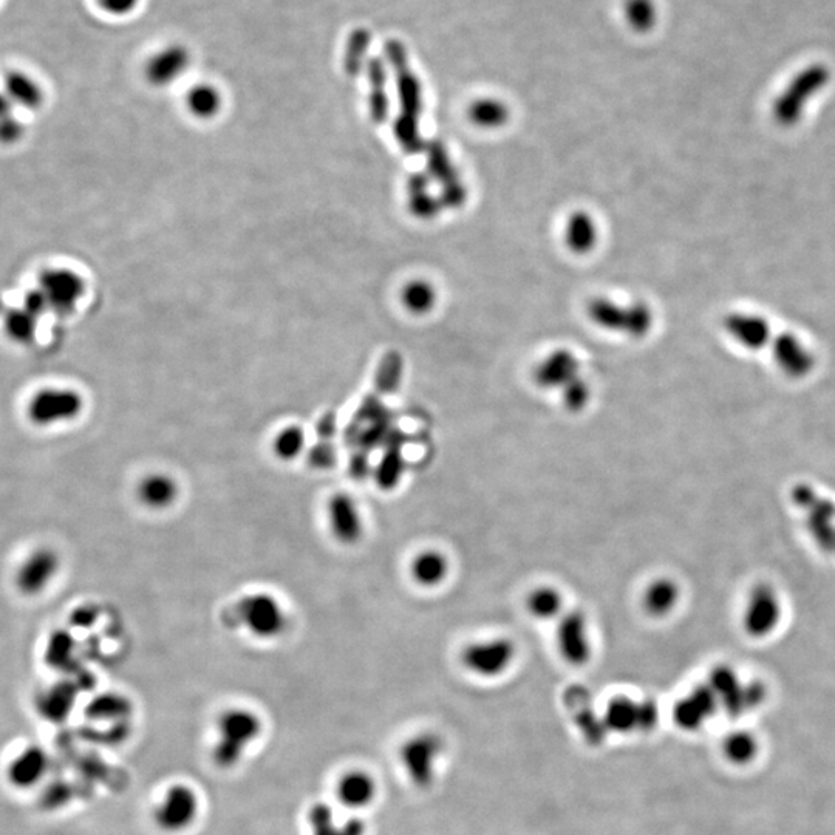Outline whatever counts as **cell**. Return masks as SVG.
<instances>
[{"instance_id": "43", "label": "cell", "mask_w": 835, "mask_h": 835, "mask_svg": "<svg viewBox=\"0 0 835 835\" xmlns=\"http://www.w3.org/2000/svg\"><path fill=\"white\" fill-rule=\"evenodd\" d=\"M73 696L69 692H55L42 704V713H47L50 718L59 720L72 707Z\"/></svg>"}, {"instance_id": "48", "label": "cell", "mask_w": 835, "mask_h": 835, "mask_svg": "<svg viewBox=\"0 0 835 835\" xmlns=\"http://www.w3.org/2000/svg\"><path fill=\"white\" fill-rule=\"evenodd\" d=\"M334 432H336V418H334V413H327L317 424V433L322 441H330Z\"/></svg>"}, {"instance_id": "1", "label": "cell", "mask_w": 835, "mask_h": 835, "mask_svg": "<svg viewBox=\"0 0 835 835\" xmlns=\"http://www.w3.org/2000/svg\"><path fill=\"white\" fill-rule=\"evenodd\" d=\"M386 56L387 61L395 70L396 89H398L399 107H401L395 124L396 137L404 149L412 152L420 147L418 120L423 110L421 84L410 69L409 56H407L403 42L396 41V39L387 41Z\"/></svg>"}, {"instance_id": "24", "label": "cell", "mask_w": 835, "mask_h": 835, "mask_svg": "<svg viewBox=\"0 0 835 835\" xmlns=\"http://www.w3.org/2000/svg\"><path fill=\"white\" fill-rule=\"evenodd\" d=\"M5 93L11 103L28 110H36L44 104V90L31 76L22 72L8 73L5 78Z\"/></svg>"}, {"instance_id": "11", "label": "cell", "mask_w": 835, "mask_h": 835, "mask_svg": "<svg viewBox=\"0 0 835 835\" xmlns=\"http://www.w3.org/2000/svg\"><path fill=\"white\" fill-rule=\"evenodd\" d=\"M327 519L336 542L356 545L364 536V522L356 501L345 492L331 495L327 503Z\"/></svg>"}, {"instance_id": "19", "label": "cell", "mask_w": 835, "mask_h": 835, "mask_svg": "<svg viewBox=\"0 0 835 835\" xmlns=\"http://www.w3.org/2000/svg\"><path fill=\"white\" fill-rule=\"evenodd\" d=\"M403 444L404 435L396 429L384 444V452L375 467L376 484L382 491H393L403 478L406 467Z\"/></svg>"}, {"instance_id": "30", "label": "cell", "mask_w": 835, "mask_h": 835, "mask_svg": "<svg viewBox=\"0 0 835 835\" xmlns=\"http://www.w3.org/2000/svg\"><path fill=\"white\" fill-rule=\"evenodd\" d=\"M186 106L192 115L202 120H209L222 109V96L219 90L211 84H198L189 90L186 96Z\"/></svg>"}, {"instance_id": "32", "label": "cell", "mask_w": 835, "mask_h": 835, "mask_svg": "<svg viewBox=\"0 0 835 835\" xmlns=\"http://www.w3.org/2000/svg\"><path fill=\"white\" fill-rule=\"evenodd\" d=\"M596 226L590 215L577 212L571 217L568 222V229H566V240L568 245L577 251V253H585L593 248L596 243Z\"/></svg>"}, {"instance_id": "44", "label": "cell", "mask_w": 835, "mask_h": 835, "mask_svg": "<svg viewBox=\"0 0 835 835\" xmlns=\"http://www.w3.org/2000/svg\"><path fill=\"white\" fill-rule=\"evenodd\" d=\"M25 129L21 121L16 120L13 115L0 118V143H18L24 137Z\"/></svg>"}, {"instance_id": "15", "label": "cell", "mask_w": 835, "mask_h": 835, "mask_svg": "<svg viewBox=\"0 0 835 835\" xmlns=\"http://www.w3.org/2000/svg\"><path fill=\"white\" fill-rule=\"evenodd\" d=\"M336 798L348 809L369 808L378 794L375 778L361 769L344 772L336 783Z\"/></svg>"}, {"instance_id": "8", "label": "cell", "mask_w": 835, "mask_h": 835, "mask_svg": "<svg viewBox=\"0 0 835 835\" xmlns=\"http://www.w3.org/2000/svg\"><path fill=\"white\" fill-rule=\"evenodd\" d=\"M602 720L607 730L613 732H648L658 723V707L650 699L636 703L628 696H616L608 703Z\"/></svg>"}, {"instance_id": "17", "label": "cell", "mask_w": 835, "mask_h": 835, "mask_svg": "<svg viewBox=\"0 0 835 835\" xmlns=\"http://www.w3.org/2000/svg\"><path fill=\"white\" fill-rule=\"evenodd\" d=\"M716 706L718 701L712 689L709 686L698 687L676 704V724L686 730L699 729L715 713Z\"/></svg>"}, {"instance_id": "12", "label": "cell", "mask_w": 835, "mask_h": 835, "mask_svg": "<svg viewBox=\"0 0 835 835\" xmlns=\"http://www.w3.org/2000/svg\"><path fill=\"white\" fill-rule=\"evenodd\" d=\"M557 647L560 655L571 665H585L591 658V639L587 617L580 611H571L560 619L557 627Z\"/></svg>"}, {"instance_id": "47", "label": "cell", "mask_w": 835, "mask_h": 835, "mask_svg": "<svg viewBox=\"0 0 835 835\" xmlns=\"http://www.w3.org/2000/svg\"><path fill=\"white\" fill-rule=\"evenodd\" d=\"M369 471V454L364 450H358L353 454L352 461H350V474L355 478H364L365 475L369 474Z\"/></svg>"}, {"instance_id": "49", "label": "cell", "mask_w": 835, "mask_h": 835, "mask_svg": "<svg viewBox=\"0 0 835 835\" xmlns=\"http://www.w3.org/2000/svg\"><path fill=\"white\" fill-rule=\"evenodd\" d=\"M11 110H13V103H11L10 98H8L7 96V93L0 92V118L10 116Z\"/></svg>"}, {"instance_id": "2", "label": "cell", "mask_w": 835, "mask_h": 835, "mask_svg": "<svg viewBox=\"0 0 835 835\" xmlns=\"http://www.w3.org/2000/svg\"><path fill=\"white\" fill-rule=\"evenodd\" d=\"M263 723L253 710L232 707L217 720V741L212 747V763L223 771L234 769L248 747L260 737Z\"/></svg>"}, {"instance_id": "9", "label": "cell", "mask_w": 835, "mask_h": 835, "mask_svg": "<svg viewBox=\"0 0 835 835\" xmlns=\"http://www.w3.org/2000/svg\"><path fill=\"white\" fill-rule=\"evenodd\" d=\"M38 288L44 293L50 310L69 316L84 296L86 282L75 271L53 268L41 274Z\"/></svg>"}, {"instance_id": "14", "label": "cell", "mask_w": 835, "mask_h": 835, "mask_svg": "<svg viewBox=\"0 0 835 835\" xmlns=\"http://www.w3.org/2000/svg\"><path fill=\"white\" fill-rule=\"evenodd\" d=\"M191 56L183 45H169L155 53L146 65L147 81L155 87L169 86L188 70Z\"/></svg>"}, {"instance_id": "18", "label": "cell", "mask_w": 835, "mask_h": 835, "mask_svg": "<svg viewBox=\"0 0 835 835\" xmlns=\"http://www.w3.org/2000/svg\"><path fill=\"white\" fill-rule=\"evenodd\" d=\"M774 358L789 376H805L814 367V356L794 334L784 333L774 339Z\"/></svg>"}, {"instance_id": "36", "label": "cell", "mask_w": 835, "mask_h": 835, "mask_svg": "<svg viewBox=\"0 0 835 835\" xmlns=\"http://www.w3.org/2000/svg\"><path fill=\"white\" fill-rule=\"evenodd\" d=\"M129 699L118 695H103L93 699L87 707V716L92 720H121L129 715Z\"/></svg>"}, {"instance_id": "50", "label": "cell", "mask_w": 835, "mask_h": 835, "mask_svg": "<svg viewBox=\"0 0 835 835\" xmlns=\"http://www.w3.org/2000/svg\"><path fill=\"white\" fill-rule=\"evenodd\" d=\"M7 311V308L4 307V302L0 300V314H4Z\"/></svg>"}, {"instance_id": "45", "label": "cell", "mask_w": 835, "mask_h": 835, "mask_svg": "<svg viewBox=\"0 0 835 835\" xmlns=\"http://www.w3.org/2000/svg\"><path fill=\"white\" fill-rule=\"evenodd\" d=\"M140 0H98L101 10L110 16H127L137 8Z\"/></svg>"}, {"instance_id": "31", "label": "cell", "mask_w": 835, "mask_h": 835, "mask_svg": "<svg viewBox=\"0 0 835 835\" xmlns=\"http://www.w3.org/2000/svg\"><path fill=\"white\" fill-rule=\"evenodd\" d=\"M529 613L537 619H553L562 611V594L554 587H539L526 600Z\"/></svg>"}, {"instance_id": "6", "label": "cell", "mask_w": 835, "mask_h": 835, "mask_svg": "<svg viewBox=\"0 0 835 835\" xmlns=\"http://www.w3.org/2000/svg\"><path fill=\"white\" fill-rule=\"evenodd\" d=\"M444 743L435 733H421L407 741L401 749L404 771L418 788H429L437 772Z\"/></svg>"}, {"instance_id": "37", "label": "cell", "mask_w": 835, "mask_h": 835, "mask_svg": "<svg viewBox=\"0 0 835 835\" xmlns=\"http://www.w3.org/2000/svg\"><path fill=\"white\" fill-rule=\"evenodd\" d=\"M625 16L630 27L638 33H648L658 21V11L653 0H627Z\"/></svg>"}, {"instance_id": "5", "label": "cell", "mask_w": 835, "mask_h": 835, "mask_svg": "<svg viewBox=\"0 0 835 835\" xmlns=\"http://www.w3.org/2000/svg\"><path fill=\"white\" fill-rule=\"evenodd\" d=\"M240 622L249 633L259 639H274L287 628V614L276 597L268 593H253L239 602Z\"/></svg>"}, {"instance_id": "35", "label": "cell", "mask_w": 835, "mask_h": 835, "mask_svg": "<svg viewBox=\"0 0 835 835\" xmlns=\"http://www.w3.org/2000/svg\"><path fill=\"white\" fill-rule=\"evenodd\" d=\"M372 35L365 28H356L347 41L345 48L344 67L350 76H356L364 69L365 56L369 52Z\"/></svg>"}, {"instance_id": "25", "label": "cell", "mask_w": 835, "mask_h": 835, "mask_svg": "<svg viewBox=\"0 0 835 835\" xmlns=\"http://www.w3.org/2000/svg\"><path fill=\"white\" fill-rule=\"evenodd\" d=\"M367 75L370 79V113L375 123L381 124L389 115V98H387L386 64L382 59H370L367 65Z\"/></svg>"}, {"instance_id": "28", "label": "cell", "mask_w": 835, "mask_h": 835, "mask_svg": "<svg viewBox=\"0 0 835 835\" xmlns=\"http://www.w3.org/2000/svg\"><path fill=\"white\" fill-rule=\"evenodd\" d=\"M56 562L55 556L52 553H39L28 560L27 565L22 568L21 576H19V585L22 590L28 593H36L42 587L47 585L48 580L52 579L55 574Z\"/></svg>"}, {"instance_id": "40", "label": "cell", "mask_w": 835, "mask_h": 835, "mask_svg": "<svg viewBox=\"0 0 835 835\" xmlns=\"http://www.w3.org/2000/svg\"><path fill=\"white\" fill-rule=\"evenodd\" d=\"M308 463L319 471L331 469L336 464V449L333 444L330 441L319 440V443L314 444L308 452Z\"/></svg>"}, {"instance_id": "20", "label": "cell", "mask_w": 835, "mask_h": 835, "mask_svg": "<svg viewBox=\"0 0 835 835\" xmlns=\"http://www.w3.org/2000/svg\"><path fill=\"white\" fill-rule=\"evenodd\" d=\"M48 758L41 747H27L8 766V780L19 789L33 788L47 772Z\"/></svg>"}, {"instance_id": "4", "label": "cell", "mask_w": 835, "mask_h": 835, "mask_svg": "<svg viewBox=\"0 0 835 835\" xmlns=\"http://www.w3.org/2000/svg\"><path fill=\"white\" fill-rule=\"evenodd\" d=\"M200 814V798L189 784H171L154 812L155 825L167 834H180L194 825Z\"/></svg>"}, {"instance_id": "39", "label": "cell", "mask_w": 835, "mask_h": 835, "mask_svg": "<svg viewBox=\"0 0 835 835\" xmlns=\"http://www.w3.org/2000/svg\"><path fill=\"white\" fill-rule=\"evenodd\" d=\"M437 294L432 285L423 280L409 283L403 293L404 305L413 313H426L432 310Z\"/></svg>"}, {"instance_id": "13", "label": "cell", "mask_w": 835, "mask_h": 835, "mask_svg": "<svg viewBox=\"0 0 835 835\" xmlns=\"http://www.w3.org/2000/svg\"><path fill=\"white\" fill-rule=\"evenodd\" d=\"M565 704L573 715L574 723L579 726L580 732L585 735L591 744H599L607 735L602 716L596 715L590 693L580 686H573L566 690Z\"/></svg>"}, {"instance_id": "7", "label": "cell", "mask_w": 835, "mask_h": 835, "mask_svg": "<svg viewBox=\"0 0 835 835\" xmlns=\"http://www.w3.org/2000/svg\"><path fill=\"white\" fill-rule=\"evenodd\" d=\"M515 658V645L509 639L498 638L467 645L461 655L464 667L484 678L505 673Z\"/></svg>"}, {"instance_id": "46", "label": "cell", "mask_w": 835, "mask_h": 835, "mask_svg": "<svg viewBox=\"0 0 835 835\" xmlns=\"http://www.w3.org/2000/svg\"><path fill=\"white\" fill-rule=\"evenodd\" d=\"M24 308L25 310L30 311L33 316L38 317V319L42 316V314L50 311L47 299H45L44 293H42L39 288L28 291L27 296H25L24 299Z\"/></svg>"}, {"instance_id": "23", "label": "cell", "mask_w": 835, "mask_h": 835, "mask_svg": "<svg viewBox=\"0 0 835 835\" xmlns=\"http://www.w3.org/2000/svg\"><path fill=\"white\" fill-rule=\"evenodd\" d=\"M577 376V362L570 353L560 352L543 362L536 372V381L546 389L566 387Z\"/></svg>"}, {"instance_id": "22", "label": "cell", "mask_w": 835, "mask_h": 835, "mask_svg": "<svg viewBox=\"0 0 835 835\" xmlns=\"http://www.w3.org/2000/svg\"><path fill=\"white\" fill-rule=\"evenodd\" d=\"M449 573V562L440 551L429 549L418 554L410 563V574L421 587H437Z\"/></svg>"}, {"instance_id": "26", "label": "cell", "mask_w": 835, "mask_h": 835, "mask_svg": "<svg viewBox=\"0 0 835 835\" xmlns=\"http://www.w3.org/2000/svg\"><path fill=\"white\" fill-rule=\"evenodd\" d=\"M311 835H364L365 826L361 820H350L344 825H336L334 815L328 806L314 805L308 814Z\"/></svg>"}, {"instance_id": "16", "label": "cell", "mask_w": 835, "mask_h": 835, "mask_svg": "<svg viewBox=\"0 0 835 835\" xmlns=\"http://www.w3.org/2000/svg\"><path fill=\"white\" fill-rule=\"evenodd\" d=\"M726 331L730 338L747 350H760L772 339L771 325L758 314L733 313L727 317Z\"/></svg>"}, {"instance_id": "34", "label": "cell", "mask_w": 835, "mask_h": 835, "mask_svg": "<svg viewBox=\"0 0 835 835\" xmlns=\"http://www.w3.org/2000/svg\"><path fill=\"white\" fill-rule=\"evenodd\" d=\"M469 118L480 127H498L508 121L509 110L497 99H478L469 109Z\"/></svg>"}, {"instance_id": "42", "label": "cell", "mask_w": 835, "mask_h": 835, "mask_svg": "<svg viewBox=\"0 0 835 835\" xmlns=\"http://www.w3.org/2000/svg\"><path fill=\"white\" fill-rule=\"evenodd\" d=\"M563 399H565V406L568 409L577 412L587 406L588 399H590V389L582 379L576 378L571 381L563 390Z\"/></svg>"}, {"instance_id": "33", "label": "cell", "mask_w": 835, "mask_h": 835, "mask_svg": "<svg viewBox=\"0 0 835 835\" xmlns=\"http://www.w3.org/2000/svg\"><path fill=\"white\" fill-rule=\"evenodd\" d=\"M305 444H307V438H305L304 430L299 426H287L274 437L273 454L285 463L294 461L304 454Z\"/></svg>"}, {"instance_id": "27", "label": "cell", "mask_w": 835, "mask_h": 835, "mask_svg": "<svg viewBox=\"0 0 835 835\" xmlns=\"http://www.w3.org/2000/svg\"><path fill=\"white\" fill-rule=\"evenodd\" d=\"M678 599V585L670 579H658L648 585L642 597V604L648 614L661 617L676 607Z\"/></svg>"}, {"instance_id": "41", "label": "cell", "mask_w": 835, "mask_h": 835, "mask_svg": "<svg viewBox=\"0 0 835 835\" xmlns=\"http://www.w3.org/2000/svg\"><path fill=\"white\" fill-rule=\"evenodd\" d=\"M399 365L398 359L395 356H389L386 362H382L381 370H379L378 379H376V389L379 393H390L396 389L399 382Z\"/></svg>"}, {"instance_id": "3", "label": "cell", "mask_w": 835, "mask_h": 835, "mask_svg": "<svg viewBox=\"0 0 835 835\" xmlns=\"http://www.w3.org/2000/svg\"><path fill=\"white\" fill-rule=\"evenodd\" d=\"M829 82V72L823 65H812L792 79L775 99L774 118L781 126H794L805 112L806 104Z\"/></svg>"}, {"instance_id": "21", "label": "cell", "mask_w": 835, "mask_h": 835, "mask_svg": "<svg viewBox=\"0 0 835 835\" xmlns=\"http://www.w3.org/2000/svg\"><path fill=\"white\" fill-rule=\"evenodd\" d=\"M138 498L146 508L163 511L171 508L180 494L177 481L166 474L146 475L138 484Z\"/></svg>"}, {"instance_id": "10", "label": "cell", "mask_w": 835, "mask_h": 835, "mask_svg": "<svg viewBox=\"0 0 835 835\" xmlns=\"http://www.w3.org/2000/svg\"><path fill=\"white\" fill-rule=\"evenodd\" d=\"M82 398L73 390L47 389L39 392L28 406V415L38 424L70 421L81 413Z\"/></svg>"}, {"instance_id": "38", "label": "cell", "mask_w": 835, "mask_h": 835, "mask_svg": "<svg viewBox=\"0 0 835 835\" xmlns=\"http://www.w3.org/2000/svg\"><path fill=\"white\" fill-rule=\"evenodd\" d=\"M724 755L735 764H747L758 752L757 740L747 732H735L724 741Z\"/></svg>"}, {"instance_id": "29", "label": "cell", "mask_w": 835, "mask_h": 835, "mask_svg": "<svg viewBox=\"0 0 835 835\" xmlns=\"http://www.w3.org/2000/svg\"><path fill=\"white\" fill-rule=\"evenodd\" d=\"M4 331L8 339L18 344H31L38 331V317L25 308H7L4 314Z\"/></svg>"}]
</instances>
